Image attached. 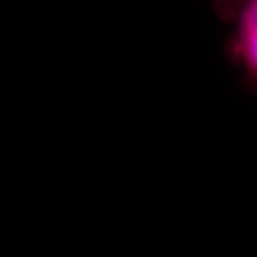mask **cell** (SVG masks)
<instances>
[{
    "mask_svg": "<svg viewBox=\"0 0 257 257\" xmlns=\"http://www.w3.org/2000/svg\"><path fill=\"white\" fill-rule=\"evenodd\" d=\"M214 10L230 28L226 55L244 90L257 94V0H214Z\"/></svg>",
    "mask_w": 257,
    "mask_h": 257,
    "instance_id": "6da1fadb",
    "label": "cell"
}]
</instances>
